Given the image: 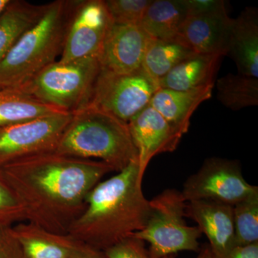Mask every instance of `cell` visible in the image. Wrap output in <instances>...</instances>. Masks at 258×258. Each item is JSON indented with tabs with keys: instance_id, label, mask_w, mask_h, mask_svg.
I'll list each match as a JSON object with an SVG mask.
<instances>
[{
	"instance_id": "10",
	"label": "cell",
	"mask_w": 258,
	"mask_h": 258,
	"mask_svg": "<svg viewBox=\"0 0 258 258\" xmlns=\"http://www.w3.org/2000/svg\"><path fill=\"white\" fill-rule=\"evenodd\" d=\"M112 23L104 0H76L59 60L98 57Z\"/></svg>"
},
{
	"instance_id": "12",
	"label": "cell",
	"mask_w": 258,
	"mask_h": 258,
	"mask_svg": "<svg viewBox=\"0 0 258 258\" xmlns=\"http://www.w3.org/2000/svg\"><path fill=\"white\" fill-rule=\"evenodd\" d=\"M149 40L140 25L112 23L98 56L101 69L117 74L139 71Z\"/></svg>"
},
{
	"instance_id": "31",
	"label": "cell",
	"mask_w": 258,
	"mask_h": 258,
	"mask_svg": "<svg viewBox=\"0 0 258 258\" xmlns=\"http://www.w3.org/2000/svg\"><path fill=\"white\" fill-rule=\"evenodd\" d=\"M71 258H108L104 251L93 248L83 244V247L76 252Z\"/></svg>"
},
{
	"instance_id": "33",
	"label": "cell",
	"mask_w": 258,
	"mask_h": 258,
	"mask_svg": "<svg viewBox=\"0 0 258 258\" xmlns=\"http://www.w3.org/2000/svg\"><path fill=\"white\" fill-rule=\"evenodd\" d=\"M10 2H11V0H0V15L3 13V12L4 11L5 8L8 6Z\"/></svg>"
},
{
	"instance_id": "5",
	"label": "cell",
	"mask_w": 258,
	"mask_h": 258,
	"mask_svg": "<svg viewBox=\"0 0 258 258\" xmlns=\"http://www.w3.org/2000/svg\"><path fill=\"white\" fill-rule=\"evenodd\" d=\"M101 69L98 57L55 61L17 88L60 111L74 113L89 103Z\"/></svg>"
},
{
	"instance_id": "1",
	"label": "cell",
	"mask_w": 258,
	"mask_h": 258,
	"mask_svg": "<svg viewBox=\"0 0 258 258\" xmlns=\"http://www.w3.org/2000/svg\"><path fill=\"white\" fill-rule=\"evenodd\" d=\"M23 205L25 221L68 234L84 212L91 190L108 173L104 162L56 152L35 154L1 168Z\"/></svg>"
},
{
	"instance_id": "8",
	"label": "cell",
	"mask_w": 258,
	"mask_h": 258,
	"mask_svg": "<svg viewBox=\"0 0 258 258\" xmlns=\"http://www.w3.org/2000/svg\"><path fill=\"white\" fill-rule=\"evenodd\" d=\"M181 193L186 203L212 200L234 206L257 195L258 187L244 179L238 161L212 157L186 179Z\"/></svg>"
},
{
	"instance_id": "28",
	"label": "cell",
	"mask_w": 258,
	"mask_h": 258,
	"mask_svg": "<svg viewBox=\"0 0 258 258\" xmlns=\"http://www.w3.org/2000/svg\"><path fill=\"white\" fill-rule=\"evenodd\" d=\"M11 227L0 228V258H27Z\"/></svg>"
},
{
	"instance_id": "21",
	"label": "cell",
	"mask_w": 258,
	"mask_h": 258,
	"mask_svg": "<svg viewBox=\"0 0 258 258\" xmlns=\"http://www.w3.org/2000/svg\"><path fill=\"white\" fill-rule=\"evenodd\" d=\"M61 112L64 111L37 101L18 88L0 89V127Z\"/></svg>"
},
{
	"instance_id": "30",
	"label": "cell",
	"mask_w": 258,
	"mask_h": 258,
	"mask_svg": "<svg viewBox=\"0 0 258 258\" xmlns=\"http://www.w3.org/2000/svg\"><path fill=\"white\" fill-rule=\"evenodd\" d=\"M222 258H258V243L237 246Z\"/></svg>"
},
{
	"instance_id": "32",
	"label": "cell",
	"mask_w": 258,
	"mask_h": 258,
	"mask_svg": "<svg viewBox=\"0 0 258 258\" xmlns=\"http://www.w3.org/2000/svg\"><path fill=\"white\" fill-rule=\"evenodd\" d=\"M164 258H176V254H170V255L166 256ZM196 258H213L209 244H204L200 247L198 256Z\"/></svg>"
},
{
	"instance_id": "23",
	"label": "cell",
	"mask_w": 258,
	"mask_h": 258,
	"mask_svg": "<svg viewBox=\"0 0 258 258\" xmlns=\"http://www.w3.org/2000/svg\"><path fill=\"white\" fill-rule=\"evenodd\" d=\"M217 95L222 104L234 111L258 104V79L229 74L217 83Z\"/></svg>"
},
{
	"instance_id": "6",
	"label": "cell",
	"mask_w": 258,
	"mask_h": 258,
	"mask_svg": "<svg viewBox=\"0 0 258 258\" xmlns=\"http://www.w3.org/2000/svg\"><path fill=\"white\" fill-rule=\"evenodd\" d=\"M151 212L145 227L132 237L149 242L152 258H164L180 251L199 252L203 235L198 226L185 222L186 202L181 191L167 189L150 201Z\"/></svg>"
},
{
	"instance_id": "4",
	"label": "cell",
	"mask_w": 258,
	"mask_h": 258,
	"mask_svg": "<svg viewBox=\"0 0 258 258\" xmlns=\"http://www.w3.org/2000/svg\"><path fill=\"white\" fill-rule=\"evenodd\" d=\"M76 3L57 0L47 4L42 18L0 62V89L20 87L61 55Z\"/></svg>"
},
{
	"instance_id": "2",
	"label": "cell",
	"mask_w": 258,
	"mask_h": 258,
	"mask_svg": "<svg viewBox=\"0 0 258 258\" xmlns=\"http://www.w3.org/2000/svg\"><path fill=\"white\" fill-rule=\"evenodd\" d=\"M139 160L106 181H100L86 199V208L68 234L82 243L106 250L142 230L151 212L144 197Z\"/></svg>"
},
{
	"instance_id": "26",
	"label": "cell",
	"mask_w": 258,
	"mask_h": 258,
	"mask_svg": "<svg viewBox=\"0 0 258 258\" xmlns=\"http://www.w3.org/2000/svg\"><path fill=\"white\" fill-rule=\"evenodd\" d=\"M152 0H106L107 10L113 23L140 25Z\"/></svg>"
},
{
	"instance_id": "16",
	"label": "cell",
	"mask_w": 258,
	"mask_h": 258,
	"mask_svg": "<svg viewBox=\"0 0 258 258\" xmlns=\"http://www.w3.org/2000/svg\"><path fill=\"white\" fill-rule=\"evenodd\" d=\"M239 74L258 79V14L256 8H246L233 19L228 53Z\"/></svg>"
},
{
	"instance_id": "20",
	"label": "cell",
	"mask_w": 258,
	"mask_h": 258,
	"mask_svg": "<svg viewBox=\"0 0 258 258\" xmlns=\"http://www.w3.org/2000/svg\"><path fill=\"white\" fill-rule=\"evenodd\" d=\"M47 7L11 0L0 15V62L20 37L42 18Z\"/></svg>"
},
{
	"instance_id": "11",
	"label": "cell",
	"mask_w": 258,
	"mask_h": 258,
	"mask_svg": "<svg viewBox=\"0 0 258 258\" xmlns=\"http://www.w3.org/2000/svg\"><path fill=\"white\" fill-rule=\"evenodd\" d=\"M128 125L138 152L142 176L153 158L175 151L184 135L149 104L135 115Z\"/></svg>"
},
{
	"instance_id": "7",
	"label": "cell",
	"mask_w": 258,
	"mask_h": 258,
	"mask_svg": "<svg viewBox=\"0 0 258 258\" xmlns=\"http://www.w3.org/2000/svg\"><path fill=\"white\" fill-rule=\"evenodd\" d=\"M158 88L142 68L128 74L101 69L89 103L128 123L149 104Z\"/></svg>"
},
{
	"instance_id": "22",
	"label": "cell",
	"mask_w": 258,
	"mask_h": 258,
	"mask_svg": "<svg viewBox=\"0 0 258 258\" xmlns=\"http://www.w3.org/2000/svg\"><path fill=\"white\" fill-rule=\"evenodd\" d=\"M194 54L196 53L176 40L150 38L142 68L157 84L159 80L169 74L179 62Z\"/></svg>"
},
{
	"instance_id": "3",
	"label": "cell",
	"mask_w": 258,
	"mask_h": 258,
	"mask_svg": "<svg viewBox=\"0 0 258 258\" xmlns=\"http://www.w3.org/2000/svg\"><path fill=\"white\" fill-rule=\"evenodd\" d=\"M55 152L99 159L117 172L139 160L128 123L89 103L73 113Z\"/></svg>"
},
{
	"instance_id": "18",
	"label": "cell",
	"mask_w": 258,
	"mask_h": 258,
	"mask_svg": "<svg viewBox=\"0 0 258 258\" xmlns=\"http://www.w3.org/2000/svg\"><path fill=\"white\" fill-rule=\"evenodd\" d=\"M222 57L220 54H194L159 80L158 88L188 91L214 85Z\"/></svg>"
},
{
	"instance_id": "24",
	"label": "cell",
	"mask_w": 258,
	"mask_h": 258,
	"mask_svg": "<svg viewBox=\"0 0 258 258\" xmlns=\"http://www.w3.org/2000/svg\"><path fill=\"white\" fill-rule=\"evenodd\" d=\"M233 217L235 247L258 243V194L234 205Z\"/></svg>"
},
{
	"instance_id": "19",
	"label": "cell",
	"mask_w": 258,
	"mask_h": 258,
	"mask_svg": "<svg viewBox=\"0 0 258 258\" xmlns=\"http://www.w3.org/2000/svg\"><path fill=\"white\" fill-rule=\"evenodd\" d=\"M187 17L186 0H152L140 26L151 39L176 40Z\"/></svg>"
},
{
	"instance_id": "14",
	"label": "cell",
	"mask_w": 258,
	"mask_h": 258,
	"mask_svg": "<svg viewBox=\"0 0 258 258\" xmlns=\"http://www.w3.org/2000/svg\"><path fill=\"white\" fill-rule=\"evenodd\" d=\"M232 21L227 10L187 17L176 40L196 54L227 55Z\"/></svg>"
},
{
	"instance_id": "9",
	"label": "cell",
	"mask_w": 258,
	"mask_h": 258,
	"mask_svg": "<svg viewBox=\"0 0 258 258\" xmlns=\"http://www.w3.org/2000/svg\"><path fill=\"white\" fill-rule=\"evenodd\" d=\"M72 115L61 112L0 127V168L30 156L55 152Z\"/></svg>"
},
{
	"instance_id": "17",
	"label": "cell",
	"mask_w": 258,
	"mask_h": 258,
	"mask_svg": "<svg viewBox=\"0 0 258 258\" xmlns=\"http://www.w3.org/2000/svg\"><path fill=\"white\" fill-rule=\"evenodd\" d=\"M213 88L214 85L188 91L158 88L149 105L170 124L185 134L189 130L190 118L194 112L203 102L211 98Z\"/></svg>"
},
{
	"instance_id": "29",
	"label": "cell",
	"mask_w": 258,
	"mask_h": 258,
	"mask_svg": "<svg viewBox=\"0 0 258 258\" xmlns=\"http://www.w3.org/2000/svg\"><path fill=\"white\" fill-rule=\"evenodd\" d=\"M188 17L210 14L227 10L222 0H186Z\"/></svg>"
},
{
	"instance_id": "27",
	"label": "cell",
	"mask_w": 258,
	"mask_h": 258,
	"mask_svg": "<svg viewBox=\"0 0 258 258\" xmlns=\"http://www.w3.org/2000/svg\"><path fill=\"white\" fill-rule=\"evenodd\" d=\"M108 258H152L145 242L129 236L104 250Z\"/></svg>"
},
{
	"instance_id": "15",
	"label": "cell",
	"mask_w": 258,
	"mask_h": 258,
	"mask_svg": "<svg viewBox=\"0 0 258 258\" xmlns=\"http://www.w3.org/2000/svg\"><path fill=\"white\" fill-rule=\"evenodd\" d=\"M27 258H71L83 243L69 234H57L28 222L11 227Z\"/></svg>"
},
{
	"instance_id": "25",
	"label": "cell",
	"mask_w": 258,
	"mask_h": 258,
	"mask_svg": "<svg viewBox=\"0 0 258 258\" xmlns=\"http://www.w3.org/2000/svg\"><path fill=\"white\" fill-rule=\"evenodd\" d=\"M25 221L23 205L0 168V228Z\"/></svg>"
},
{
	"instance_id": "13",
	"label": "cell",
	"mask_w": 258,
	"mask_h": 258,
	"mask_svg": "<svg viewBox=\"0 0 258 258\" xmlns=\"http://www.w3.org/2000/svg\"><path fill=\"white\" fill-rule=\"evenodd\" d=\"M185 214L208 237L212 257H224L235 247L233 206L212 200H194L186 203Z\"/></svg>"
}]
</instances>
